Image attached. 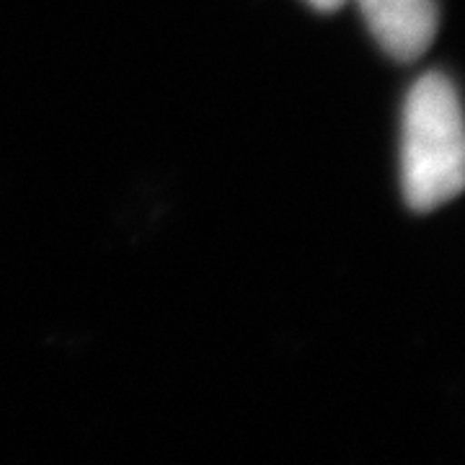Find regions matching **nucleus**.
Instances as JSON below:
<instances>
[{
    "mask_svg": "<svg viewBox=\"0 0 465 465\" xmlns=\"http://www.w3.org/2000/svg\"><path fill=\"white\" fill-rule=\"evenodd\" d=\"M308 5H313L316 11H321V14H331V11H339L347 0H305Z\"/></svg>",
    "mask_w": 465,
    "mask_h": 465,
    "instance_id": "nucleus-3",
    "label": "nucleus"
},
{
    "mask_svg": "<svg viewBox=\"0 0 465 465\" xmlns=\"http://www.w3.org/2000/svg\"><path fill=\"white\" fill-rule=\"evenodd\" d=\"M401 186L416 213L437 210L465 189V109L442 73L419 78L403 104Z\"/></svg>",
    "mask_w": 465,
    "mask_h": 465,
    "instance_id": "nucleus-1",
    "label": "nucleus"
},
{
    "mask_svg": "<svg viewBox=\"0 0 465 465\" xmlns=\"http://www.w3.org/2000/svg\"><path fill=\"white\" fill-rule=\"evenodd\" d=\"M370 34L393 60L411 63L430 50L440 26L437 0H354Z\"/></svg>",
    "mask_w": 465,
    "mask_h": 465,
    "instance_id": "nucleus-2",
    "label": "nucleus"
}]
</instances>
